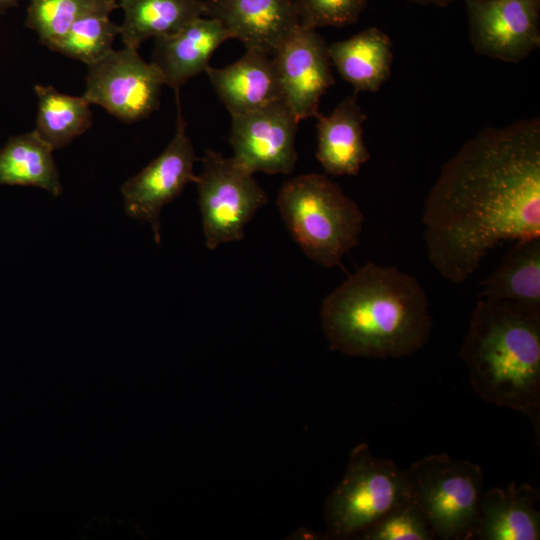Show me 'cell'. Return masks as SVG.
Returning <instances> with one entry per match:
<instances>
[{
    "label": "cell",
    "mask_w": 540,
    "mask_h": 540,
    "mask_svg": "<svg viewBox=\"0 0 540 540\" xmlns=\"http://www.w3.org/2000/svg\"><path fill=\"white\" fill-rule=\"evenodd\" d=\"M407 498L405 471L390 459L372 454L367 443L356 445L344 476L324 506L327 539H356Z\"/></svg>",
    "instance_id": "6"
},
{
    "label": "cell",
    "mask_w": 540,
    "mask_h": 540,
    "mask_svg": "<svg viewBox=\"0 0 540 540\" xmlns=\"http://www.w3.org/2000/svg\"><path fill=\"white\" fill-rule=\"evenodd\" d=\"M120 25L124 46L138 49L150 38L171 35L205 15L204 0H121Z\"/></svg>",
    "instance_id": "19"
},
{
    "label": "cell",
    "mask_w": 540,
    "mask_h": 540,
    "mask_svg": "<svg viewBox=\"0 0 540 540\" xmlns=\"http://www.w3.org/2000/svg\"><path fill=\"white\" fill-rule=\"evenodd\" d=\"M82 96L115 118L133 123L149 117L160 105L164 80L153 62L145 61L138 49L124 46L110 51L87 66Z\"/></svg>",
    "instance_id": "8"
},
{
    "label": "cell",
    "mask_w": 540,
    "mask_h": 540,
    "mask_svg": "<svg viewBox=\"0 0 540 540\" xmlns=\"http://www.w3.org/2000/svg\"><path fill=\"white\" fill-rule=\"evenodd\" d=\"M201 161L202 171L195 183L205 245L213 250L242 240L245 226L267 203L268 195L253 173L233 157L207 149Z\"/></svg>",
    "instance_id": "7"
},
{
    "label": "cell",
    "mask_w": 540,
    "mask_h": 540,
    "mask_svg": "<svg viewBox=\"0 0 540 540\" xmlns=\"http://www.w3.org/2000/svg\"><path fill=\"white\" fill-rule=\"evenodd\" d=\"M414 3L422 4V5H435L439 7H445L450 5L456 0H409Z\"/></svg>",
    "instance_id": "27"
},
{
    "label": "cell",
    "mask_w": 540,
    "mask_h": 540,
    "mask_svg": "<svg viewBox=\"0 0 540 540\" xmlns=\"http://www.w3.org/2000/svg\"><path fill=\"white\" fill-rule=\"evenodd\" d=\"M37 114L34 131L53 149H61L92 125L91 104L81 95L59 92L52 86L35 85Z\"/></svg>",
    "instance_id": "22"
},
{
    "label": "cell",
    "mask_w": 540,
    "mask_h": 540,
    "mask_svg": "<svg viewBox=\"0 0 540 540\" xmlns=\"http://www.w3.org/2000/svg\"><path fill=\"white\" fill-rule=\"evenodd\" d=\"M271 57L283 100L298 121L316 117L321 97L334 84L328 44L317 29L298 24Z\"/></svg>",
    "instance_id": "12"
},
{
    "label": "cell",
    "mask_w": 540,
    "mask_h": 540,
    "mask_svg": "<svg viewBox=\"0 0 540 540\" xmlns=\"http://www.w3.org/2000/svg\"><path fill=\"white\" fill-rule=\"evenodd\" d=\"M480 286V298L540 306V237L515 241Z\"/></svg>",
    "instance_id": "20"
},
{
    "label": "cell",
    "mask_w": 540,
    "mask_h": 540,
    "mask_svg": "<svg viewBox=\"0 0 540 540\" xmlns=\"http://www.w3.org/2000/svg\"><path fill=\"white\" fill-rule=\"evenodd\" d=\"M53 151L34 130L10 138L0 149V185L34 186L58 197L63 187Z\"/></svg>",
    "instance_id": "21"
},
{
    "label": "cell",
    "mask_w": 540,
    "mask_h": 540,
    "mask_svg": "<svg viewBox=\"0 0 540 540\" xmlns=\"http://www.w3.org/2000/svg\"><path fill=\"white\" fill-rule=\"evenodd\" d=\"M422 223L431 264L454 284L500 242L540 237V119L466 141L442 166Z\"/></svg>",
    "instance_id": "1"
},
{
    "label": "cell",
    "mask_w": 540,
    "mask_h": 540,
    "mask_svg": "<svg viewBox=\"0 0 540 540\" xmlns=\"http://www.w3.org/2000/svg\"><path fill=\"white\" fill-rule=\"evenodd\" d=\"M317 118L316 158L326 174L357 175L370 159L363 137L367 117L357 101V94L344 98L329 115Z\"/></svg>",
    "instance_id": "17"
},
{
    "label": "cell",
    "mask_w": 540,
    "mask_h": 540,
    "mask_svg": "<svg viewBox=\"0 0 540 540\" xmlns=\"http://www.w3.org/2000/svg\"><path fill=\"white\" fill-rule=\"evenodd\" d=\"M356 539L431 540L435 538L420 510L406 498L362 531Z\"/></svg>",
    "instance_id": "25"
},
{
    "label": "cell",
    "mask_w": 540,
    "mask_h": 540,
    "mask_svg": "<svg viewBox=\"0 0 540 540\" xmlns=\"http://www.w3.org/2000/svg\"><path fill=\"white\" fill-rule=\"evenodd\" d=\"M205 16L218 20L245 50L272 56L299 24L293 0H204Z\"/></svg>",
    "instance_id": "13"
},
{
    "label": "cell",
    "mask_w": 540,
    "mask_h": 540,
    "mask_svg": "<svg viewBox=\"0 0 540 540\" xmlns=\"http://www.w3.org/2000/svg\"><path fill=\"white\" fill-rule=\"evenodd\" d=\"M228 39L218 20L203 15L171 35L154 39L151 62L161 72L164 84L178 92L206 71L215 51Z\"/></svg>",
    "instance_id": "14"
},
{
    "label": "cell",
    "mask_w": 540,
    "mask_h": 540,
    "mask_svg": "<svg viewBox=\"0 0 540 540\" xmlns=\"http://www.w3.org/2000/svg\"><path fill=\"white\" fill-rule=\"evenodd\" d=\"M429 300L418 280L367 262L323 300L320 319L330 349L352 357L401 358L430 340Z\"/></svg>",
    "instance_id": "2"
},
{
    "label": "cell",
    "mask_w": 540,
    "mask_h": 540,
    "mask_svg": "<svg viewBox=\"0 0 540 540\" xmlns=\"http://www.w3.org/2000/svg\"><path fill=\"white\" fill-rule=\"evenodd\" d=\"M205 73L231 116L284 101L273 59L265 53L245 50L234 63L209 66Z\"/></svg>",
    "instance_id": "15"
},
{
    "label": "cell",
    "mask_w": 540,
    "mask_h": 540,
    "mask_svg": "<svg viewBox=\"0 0 540 540\" xmlns=\"http://www.w3.org/2000/svg\"><path fill=\"white\" fill-rule=\"evenodd\" d=\"M407 498L434 538L472 540L483 487L480 465L447 453L425 456L405 471Z\"/></svg>",
    "instance_id": "5"
},
{
    "label": "cell",
    "mask_w": 540,
    "mask_h": 540,
    "mask_svg": "<svg viewBox=\"0 0 540 540\" xmlns=\"http://www.w3.org/2000/svg\"><path fill=\"white\" fill-rule=\"evenodd\" d=\"M299 121L284 101L231 116L232 156L251 173L290 174L297 161Z\"/></svg>",
    "instance_id": "11"
},
{
    "label": "cell",
    "mask_w": 540,
    "mask_h": 540,
    "mask_svg": "<svg viewBox=\"0 0 540 540\" xmlns=\"http://www.w3.org/2000/svg\"><path fill=\"white\" fill-rule=\"evenodd\" d=\"M477 54L517 63L540 47V0H464Z\"/></svg>",
    "instance_id": "10"
},
{
    "label": "cell",
    "mask_w": 540,
    "mask_h": 540,
    "mask_svg": "<svg viewBox=\"0 0 540 540\" xmlns=\"http://www.w3.org/2000/svg\"><path fill=\"white\" fill-rule=\"evenodd\" d=\"M539 490L528 483L515 481L506 488L491 487L483 491L473 539L538 540L540 512Z\"/></svg>",
    "instance_id": "16"
},
{
    "label": "cell",
    "mask_w": 540,
    "mask_h": 540,
    "mask_svg": "<svg viewBox=\"0 0 540 540\" xmlns=\"http://www.w3.org/2000/svg\"><path fill=\"white\" fill-rule=\"evenodd\" d=\"M18 0H0V13L5 12L17 3Z\"/></svg>",
    "instance_id": "28"
},
{
    "label": "cell",
    "mask_w": 540,
    "mask_h": 540,
    "mask_svg": "<svg viewBox=\"0 0 540 540\" xmlns=\"http://www.w3.org/2000/svg\"><path fill=\"white\" fill-rule=\"evenodd\" d=\"M458 356L474 392L540 432V306L480 298Z\"/></svg>",
    "instance_id": "3"
},
{
    "label": "cell",
    "mask_w": 540,
    "mask_h": 540,
    "mask_svg": "<svg viewBox=\"0 0 540 540\" xmlns=\"http://www.w3.org/2000/svg\"><path fill=\"white\" fill-rule=\"evenodd\" d=\"M328 53L343 80L354 93L377 92L389 79L393 62L392 41L377 27L328 45Z\"/></svg>",
    "instance_id": "18"
},
{
    "label": "cell",
    "mask_w": 540,
    "mask_h": 540,
    "mask_svg": "<svg viewBox=\"0 0 540 540\" xmlns=\"http://www.w3.org/2000/svg\"><path fill=\"white\" fill-rule=\"evenodd\" d=\"M277 207L304 254L325 268L339 266L359 244L365 216L325 174L307 173L286 181Z\"/></svg>",
    "instance_id": "4"
},
{
    "label": "cell",
    "mask_w": 540,
    "mask_h": 540,
    "mask_svg": "<svg viewBox=\"0 0 540 540\" xmlns=\"http://www.w3.org/2000/svg\"><path fill=\"white\" fill-rule=\"evenodd\" d=\"M369 0H293L299 24L317 29L358 21Z\"/></svg>",
    "instance_id": "26"
},
{
    "label": "cell",
    "mask_w": 540,
    "mask_h": 540,
    "mask_svg": "<svg viewBox=\"0 0 540 540\" xmlns=\"http://www.w3.org/2000/svg\"><path fill=\"white\" fill-rule=\"evenodd\" d=\"M113 10L100 9L83 15L48 48L87 66L98 62L113 50L114 40L120 34V25L110 18Z\"/></svg>",
    "instance_id": "23"
},
{
    "label": "cell",
    "mask_w": 540,
    "mask_h": 540,
    "mask_svg": "<svg viewBox=\"0 0 540 540\" xmlns=\"http://www.w3.org/2000/svg\"><path fill=\"white\" fill-rule=\"evenodd\" d=\"M105 1L110 2V3L115 4V5L118 6V4H119V2H120L121 0H105Z\"/></svg>",
    "instance_id": "29"
},
{
    "label": "cell",
    "mask_w": 540,
    "mask_h": 540,
    "mask_svg": "<svg viewBox=\"0 0 540 540\" xmlns=\"http://www.w3.org/2000/svg\"><path fill=\"white\" fill-rule=\"evenodd\" d=\"M177 94L178 116L175 133L166 148L147 166L121 186L126 214L150 225L160 244V214L189 183H195L194 147L186 131Z\"/></svg>",
    "instance_id": "9"
},
{
    "label": "cell",
    "mask_w": 540,
    "mask_h": 540,
    "mask_svg": "<svg viewBox=\"0 0 540 540\" xmlns=\"http://www.w3.org/2000/svg\"><path fill=\"white\" fill-rule=\"evenodd\" d=\"M117 7L105 0H30L25 24L48 47L83 15Z\"/></svg>",
    "instance_id": "24"
}]
</instances>
